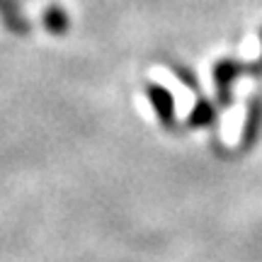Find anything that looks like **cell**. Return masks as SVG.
Returning <instances> with one entry per match:
<instances>
[{
	"mask_svg": "<svg viewBox=\"0 0 262 262\" xmlns=\"http://www.w3.org/2000/svg\"><path fill=\"white\" fill-rule=\"evenodd\" d=\"M148 75L160 85V88H165V90L170 93L172 102H175V114H178V119H187L189 114L194 112L196 95L180 80L178 75H172L165 66H153V68L148 71Z\"/></svg>",
	"mask_w": 262,
	"mask_h": 262,
	"instance_id": "obj_1",
	"label": "cell"
},
{
	"mask_svg": "<svg viewBox=\"0 0 262 262\" xmlns=\"http://www.w3.org/2000/svg\"><path fill=\"white\" fill-rule=\"evenodd\" d=\"M47 25L51 27V32H61V29L66 27L63 12H61L58 8H49V12H47Z\"/></svg>",
	"mask_w": 262,
	"mask_h": 262,
	"instance_id": "obj_2",
	"label": "cell"
},
{
	"mask_svg": "<svg viewBox=\"0 0 262 262\" xmlns=\"http://www.w3.org/2000/svg\"><path fill=\"white\" fill-rule=\"evenodd\" d=\"M260 37H262V32H260Z\"/></svg>",
	"mask_w": 262,
	"mask_h": 262,
	"instance_id": "obj_3",
	"label": "cell"
}]
</instances>
